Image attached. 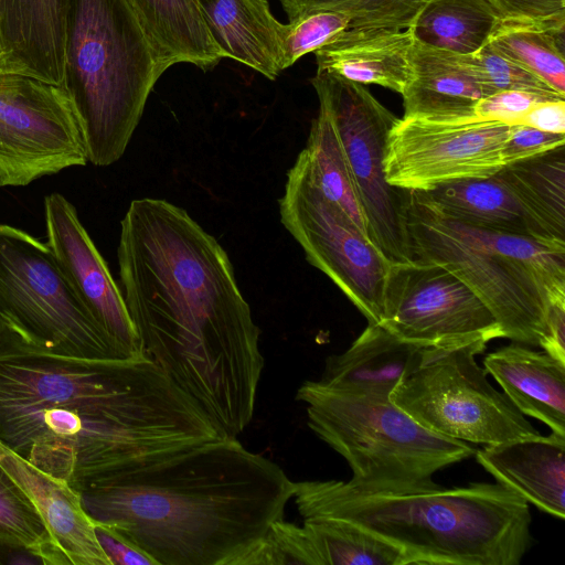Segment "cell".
Returning a JSON list of instances; mask_svg holds the SVG:
<instances>
[{"label":"cell","instance_id":"cell-29","mask_svg":"<svg viewBox=\"0 0 565 565\" xmlns=\"http://www.w3.org/2000/svg\"><path fill=\"white\" fill-rule=\"evenodd\" d=\"M499 21L486 0H429L412 28L420 42L470 54L487 43Z\"/></svg>","mask_w":565,"mask_h":565},{"label":"cell","instance_id":"cell-43","mask_svg":"<svg viewBox=\"0 0 565 565\" xmlns=\"http://www.w3.org/2000/svg\"><path fill=\"white\" fill-rule=\"evenodd\" d=\"M3 68V53L1 47V41H0V72H2Z\"/></svg>","mask_w":565,"mask_h":565},{"label":"cell","instance_id":"cell-37","mask_svg":"<svg viewBox=\"0 0 565 565\" xmlns=\"http://www.w3.org/2000/svg\"><path fill=\"white\" fill-rule=\"evenodd\" d=\"M565 145V134H553L525 125H512L501 150L502 163L527 159Z\"/></svg>","mask_w":565,"mask_h":565},{"label":"cell","instance_id":"cell-25","mask_svg":"<svg viewBox=\"0 0 565 565\" xmlns=\"http://www.w3.org/2000/svg\"><path fill=\"white\" fill-rule=\"evenodd\" d=\"M495 175L542 236L565 246V145L504 164Z\"/></svg>","mask_w":565,"mask_h":565},{"label":"cell","instance_id":"cell-32","mask_svg":"<svg viewBox=\"0 0 565 565\" xmlns=\"http://www.w3.org/2000/svg\"><path fill=\"white\" fill-rule=\"evenodd\" d=\"M289 20L315 11L349 17L350 28H411L429 0H278Z\"/></svg>","mask_w":565,"mask_h":565},{"label":"cell","instance_id":"cell-42","mask_svg":"<svg viewBox=\"0 0 565 565\" xmlns=\"http://www.w3.org/2000/svg\"><path fill=\"white\" fill-rule=\"evenodd\" d=\"M7 334L6 328L0 321V341L3 339V337Z\"/></svg>","mask_w":565,"mask_h":565},{"label":"cell","instance_id":"cell-18","mask_svg":"<svg viewBox=\"0 0 565 565\" xmlns=\"http://www.w3.org/2000/svg\"><path fill=\"white\" fill-rule=\"evenodd\" d=\"M71 0H0L2 72L63 86Z\"/></svg>","mask_w":565,"mask_h":565},{"label":"cell","instance_id":"cell-39","mask_svg":"<svg viewBox=\"0 0 565 565\" xmlns=\"http://www.w3.org/2000/svg\"><path fill=\"white\" fill-rule=\"evenodd\" d=\"M93 523L96 539L111 565H157L149 555L111 526Z\"/></svg>","mask_w":565,"mask_h":565},{"label":"cell","instance_id":"cell-15","mask_svg":"<svg viewBox=\"0 0 565 565\" xmlns=\"http://www.w3.org/2000/svg\"><path fill=\"white\" fill-rule=\"evenodd\" d=\"M44 216L46 244L93 319L127 355L145 354L121 290L75 206L64 195L52 193L44 199Z\"/></svg>","mask_w":565,"mask_h":565},{"label":"cell","instance_id":"cell-17","mask_svg":"<svg viewBox=\"0 0 565 565\" xmlns=\"http://www.w3.org/2000/svg\"><path fill=\"white\" fill-rule=\"evenodd\" d=\"M477 462L498 483L543 512L565 516V436L551 433L484 445Z\"/></svg>","mask_w":565,"mask_h":565},{"label":"cell","instance_id":"cell-8","mask_svg":"<svg viewBox=\"0 0 565 565\" xmlns=\"http://www.w3.org/2000/svg\"><path fill=\"white\" fill-rule=\"evenodd\" d=\"M0 321L7 334L58 354L131 358L93 319L47 244L8 224H0Z\"/></svg>","mask_w":565,"mask_h":565},{"label":"cell","instance_id":"cell-33","mask_svg":"<svg viewBox=\"0 0 565 565\" xmlns=\"http://www.w3.org/2000/svg\"><path fill=\"white\" fill-rule=\"evenodd\" d=\"M465 55L483 97L503 90H522L552 98H565L534 73L504 56L489 43Z\"/></svg>","mask_w":565,"mask_h":565},{"label":"cell","instance_id":"cell-36","mask_svg":"<svg viewBox=\"0 0 565 565\" xmlns=\"http://www.w3.org/2000/svg\"><path fill=\"white\" fill-rule=\"evenodd\" d=\"M552 98L522 90H503L482 97L475 106V116L507 125H519L523 116L537 103Z\"/></svg>","mask_w":565,"mask_h":565},{"label":"cell","instance_id":"cell-27","mask_svg":"<svg viewBox=\"0 0 565 565\" xmlns=\"http://www.w3.org/2000/svg\"><path fill=\"white\" fill-rule=\"evenodd\" d=\"M565 20H500L487 43L565 96Z\"/></svg>","mask_w":565,"mask_h":565},{"label":"cell","instance_id":"cell-3","mask_svg":"<svg viewBox=\"0 0 565 565\" xmlns=\"http://www.w3.org/2000/svg\"><path fill=\"white\" fill-rule=\"evenodd\" d=\"M295 482L227 437L79 491L93 522L111 526L157 565H235L284 519Z\"/></svg>","mask_w":565,"mask_h":565},{"label":"cell","instance_id":"cell-4","mask_svg":"<svg viewBox=\"0 0 565 565\" xmlns=\"http://www.w3.org/2000/svg\"><path fill=\"white\" fill-rule=\"evenodd\" d=\"M292 498L303 521L353 524L417 565H519L533 541L529 503L498 482L412 490L306 480Z\"/></svg>","mask_w":565,"mask_h":565},{"label":"cell","instance_id":"cell-24","mask_svg":"<svg viewBox=\"0 0 565 565\" xmlns=\"http://www.w3.org/2000/svg\"><path fill=\"white\" fill-rule=\"evenodd\" d=\"M412 192L437 212L467 225L548 242L495 174Z\"/></svg>","mask_w":565,"mask_h":565},{"label":"cell","instance_id":"cell-28","mask_svg":"<svg viewBox=\"0 0 565 565\" xmlns=\"http://www.w3.org/2000/svg\"><path fill=\"white\" fill-rule=\"evenodd\" d=\"M298 157L311 182L369 237L365 217L328 109L319 104L306 147ZM370 238V237H369ZM372 242V241H371Z\"/></svg>","mask_w":565,"mask_h":565},{"label":"cell","instance_id":"cell-41","mask_svg":"<svg viewBox=\"0 0 565 565\" xmlns=\"http://www.w3.org/2000/svg\"><path fill=\"white\" fill-rule=\"evenodd\" d=\"M540 347L550 355L565 363V301H552Z\"/></svg>","mask_w":565,"mask_h":565},{"label":"cell","instance_id":"cell-16","mask_svg":"<svg viewBox=\"0 0 565 565\" xmlns=\"http://www.w3.org/2000/svg\"><path fill=\"white\" fill-rule=\"evenodd\" d=\"M0 467L41 514L65 565H111L78 491L32 465L1 440Z\"/></svg>","mask_w":565,"mask_h":565},{"label":"cell","instance_id":"cell-31","mask_svg":"<svg viewBox=\"0 0 565 565\" xmlns=\"http://www.w3.org/2000/svg\"><path fill=\"white\" fill-rule=\"evenodd\" d=\"M0 545L26 551L45 565H65L41 514L1 467Z\"/></svg>","mask_w":565,"mask_h":565},{"label":"cell","instance_id":"cell-5","mask_svg":"<svg viewBox=\"0 0 565 565\" xmlns=\"http://www.w3.org/2000/svg\"><path fill=\"white\" fill-rule=\"evenodd\" d=\"M132 0H71L64 78L88 162L125 153L148 97L170 68Z\"/></svg>","mask_w":565,"mask_h":565},{"label":"cell","instance_id":"cell-11","mask_svg":"<svg viewBox=\"0 0 565 565\" xmlns=\"http://www.w3.org/2000/svg\"><path fill=\"white\" fill-rule=\"evenodd\" d=\"M280 222L309 264L327 275L366 318L381 324L392 263L356 224L311 182L297 157L278 201Z\"/></svg>","mask_w":565,"mask_h":565},{"label":"cell","instance_id":"cell-40","mask_svg":"<svg viewBox=\"0 0 565 565\" xmlns=\"http://www.w3.org/2000/svg\"><path fill=\"white\" fill-rule=\"evenodd\" d=\"M519 125L546 132L565 134V99L544 100L535 104L523 116Z\"/></svg>","mask_w":565,"mask_h":565},{"label":"cell","instance_id":"cell-19","mask_svg":"<svg viewBox=\"0 0 565 565\" xmlns=\"http://www.w3.org/2000/svg\"><path fill=\"white\" fill-rule=\"evenodd\" d=\"M413 28H349L315 51L317 71L402 94L411 76Z\"/></svg>","mask_w":565,"mask_h":565},{"label":"cell","instance_id":"cell-20","mask_svg":"<svg viewBox=\"0 0 565 565\" xmlns=\"http://www.w3.org/2000/svg\"><path fill=\"white\" fill-rule=\"evenodd\" d=\"M482 365L523 415L565 436V363L514 342L488 353Z\"/></svg>","mask_w":565,"mask_h":565},{"label":"cell","instance_id":"cell-30","mask_svg":"<svg viewBox=\"0 0 565 565\" xmlns=\"http://www.w3.org/2000/svg\"><path fill=\"white\" fill-rule=\"evenodd\" d=\"M322 565H409L401 546L353 524L335 520L303 521Z\"/></svg>","mask_w":565,"mask_h":565},{"label":"cell","instance_id":"cell-35","mask_svg":"<svg viewBox=\"0 0 565 565\" xmlns=\"http://www.w3.org/2000/svg\"><path fill=\"white\" fill-rule=\"evenodd\" d=\"M349 28V17L334 11H315L289 20L282 34V71L303 55L321 49Z\"/></svg>","mask_w":565,"mask_h":565},{"label":"cell","instance_id":"cell-22","mask_svg":"<svg viewBox=\"0 0 565 565\" xmlns=\"http://www.w3.org/2000/svg\"><path fill=\"white\" fill-rule=\"evenodd\" d=\"M403 116L469 117L483 97L465 54L414 40Z\"/></svg>","mask_w":565,"mask_h":565},{"label":"cell","instance_id":"cell-7","mask_svg":"<svg viewBox=\"0 0 565 565\" xmlns=\"http://www.w3.org/2000/svg\"><path fill=\"white\" fill-rule=\"evenodd\" d=\"M296 399L307 405L309 428L348 462L356 486L438 489L434 473L476 451L423 427L390 396L305 381Z\"/></svg>","mask_w":565,"mask_h":565},{"label":"cell","instance_id":"cell-13","mask_svg":"<svg viewBox=\"0 0 565 565\" xmlns=\"http://www.w3.org/2000/svg\"><path fill=\"white\" fill-rule=\"evenodd\" d=\"M510 130V125L476 116L397 118L385 147L386 181L407 191H428L491 177L503 167L501 150Z\"/></svg>","mask_w":565,"mask_h":565},{"label":"cell","instance_id":"cell-9","mask_svg":"<svg viewBox=\"0 0 565 565\" xmlns=\"http://www.w3.org/2000/svg\"><path fill=\"white\" fill-rule=\"evenodd\" d=\"M486 347L424 348L419 364L390 401L423 427L466 443L492 445L540 434L477 363Z\"/></svg>","mask_w":565,"mask_h":565},{"label":"cell","instance_id":"cell-38","mask_svg":"<svg viewBox=\"0 0 565 565\" xmlns=\"http://www.w3.org/2000/svg\"><path fill=\"white\" fill-rule=\"evenodd\" d=\"M500 20L545 22L565 20V0H486Z\"/></svg>","mask_w":565,"mask_h":565},{"label":"cell","instance_id":"cell-10","mask_svg":"<svg viewBox=\"0 0 565 565\" xmlns=\"http://www.w3.org/2000/svg\"><path fill=\"white\" fill-rule=\"evenodd\" d=\"M329 111L361 204L372 243L392 263H412L409 191L385 178L387 137L397 117L365 85L317 71L310 79Z\"/></svg>","mask_w":565,"mask_h":565},{"label":"cell","instance_id":"cell-12","mask_svg":"<svg viewBox=\"0 0 565 565\" xmlns=\"http://www.w3.org/2000/svg\"><path fill=\"white\" fill-rule=\"evenodd\" d=\"M87 162L82 127L66 89L0 72V186H25Z\"/></svg>","mask_w":565,"mask_h":565},{"label":"cell","instance_id":"cell-14","mask_svg":"<svg viewBox=\"0 0 565 565\" xmlns=\"http://www.w3.org/2000/svg\"><path fill=\"white\" fill-rule=\"evenodd\" d=\"M419 348H452L502 338L479 297L454 273L431 262L392 264L381 323Z\"/></svg>","mask_w":565,"mask_h":565},{"label":"cell","instance_id":"cell-26","mask_svg":"<svg viewBox=\"0 0 565 565\" xmlns=\"http://www.w3.org/2000/svg\"><path fill=\"white\" fill-rule=\"evenodd\" d=\"M157 46L173 66L192 64L207 72L223 57L196 0H132Z\"/></svg>","mask_w":565,"mask_h":565},{"label":"cell","instance_id":"cell-6","mask_svg":"<svg viewBox=\"0 0 565 565\" xmlns=\"http://www.w3.org/2000/svg\"><path fill=\"white\" fill-rule=\"evenodd\" d=\"M414 262H431L460 278L495 318L502 338L540 347L552 301H565V246L470 226L409 191Z\"/></svg>","mask_w":565,"mask_h":565},{"label":"cell","instance_id":"cell-2","mask_svg":"<svg viewBox=\"0 0 565 565\" xmlns=\"http://www.w3.org/2000/svg\"><path fill=\"white\" fill-rule=\"evenodd\" d=\"M117 260L142 352L236 438L254 416L265 362L225 249L184 209L142 198L120 222Z\"/></svg>","mask_w":565,"mask_h":565},{"label":"cell","instance_id":"cell-1","mask_svg":"<svg viewBox=\"0 0 565 565\" xmlns=\"http://www.w3.org/2000/svg\"><path fill=\"white\" fill-rule=\"evenodd\" d=\"M226 437L146 354L87 359L0 341V440L78 492Z\"/></svg>","mask_w":565,"mask_h":565},{"label":"cell","instance_id":"cell-21","mask_svg":"<svg viewBox=\"0 0 565 565\" xmlns=\"http://www.w3.org/2000/svg\"><path fill=\"white\" fill-rule=\"evenodd\" d=\"M203 21L223 57L235 60L268 79L281 68L285 24L267 0H196Z\"/></svg>","mask_w":565,"mask_h":565},{"label":"cell","instance_id":"cell-34","mask_svg":"<svg viewBox=\"0 0 565 565\" xmlns=\"http://www.w3.org/2000/svg\"><path fill=\"white\" fill-rule=\"evenodd\" d=\"M322 565L308 529L284 519L275 521L266 535L249 547L235 565Z\"/></svg>","mask_w":565,"mask_h":565},{"label":"cell","instance_id":"cell-23","mask_svg":"<svg viewBox=\"0 0 565 565\" xmlns=\"http://www.w3.org/2000/svg\"><path fill=\"white\" fill-rule=\"evenodd\" d=\"M423 350L381 324L367 323L344 352L327 358L317 381L338 390L390 396L419 364Z\"/></svg>","mask_w":565,"mask_h":565}]
</instances>
